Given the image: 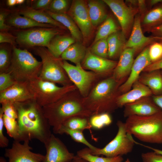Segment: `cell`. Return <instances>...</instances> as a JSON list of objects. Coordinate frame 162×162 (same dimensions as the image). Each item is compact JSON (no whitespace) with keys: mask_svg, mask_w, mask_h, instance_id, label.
Instances as JSON below:
<instances>
[{"mask_svg":"<svg viewBox=\"0 0 162 162\" xmlns=\"http://www.w3.org/2000/svg\"><path fill=\"white\" fill-rule=\"evenodd\" d=\"M12 53L6 48L0 49V73L7 72L10 66Z\"/></svg>","mask_w":162,"mask_h":162,"instance_id":"cell-39","label":"cell"},{"mask_svg":"<svg viewBox=\"0 0 162 162\" xmlns=\"http://www.w3.org/2000/svg\"><path fill=\"white\" fill-rule=\"evenodd\" d=\"M4 125L8 135L14 140L21 142L19 125L16 120L10 118L3 115Z\"/></svg>","mask_w":162,"mask_h":162,"instance_id":"cell-35","label":"cell"},{"mask_svg":"<svg viewBox=\"0 0 162 162\" xmlns=\"http://www.w3.org/2000/svg\"><path fill=\"white\" fill-rule=\"evenodd\" d=\"M67 14L73 19L84 38L91 35L93 27L89 16L87 3L82 0L72 1Z\"/></svg>","mask_w":162,"mask_h":162,"instance_id":"cell-10","label":"cell"},{"mask_svg":"<svg viewBox=\"0 0 162 162\" xmlns=\"http://www.w3.org/2000/svg\"><path fill=\"white\" fill-rule=\"evenodd\" d=\"M55 27H38L20 31L17 34L16 42L27 47L47 48L52 38L61 33Z\"/></svg>","mask_w":162,"mask_h":162,"instance_id":"cell-8","label":"cell"},{"mask_svg":"<svg viewBox=\"0 0 162 162\" xmlns=\"http://www.w3.org/2000/svg\"><path fill=\"white\" fill-rule=\"evenodd\" d=\"M62 65L69 78L75 84L81 93L83 95L86 94L95 77L94 73L85 70L80 64L74 65L63 60Z\"/></svg>","mask_w":162,"mask_h":162,"instance_id":"cell-12","label":"cell"},{"mask_svg":"<svg viewBox=\"0 0 162 162\" xmlns=\"http://www.w3.org/2000/svg\"><path fill=\"white\" fill-rule=\"evenodd\" d=\"M118 131L114 139L104 148L92 150L87 147L91 154L103 155L112 158L127 154L132 151L135 144L132 135L127 132L124 122L118 121L117 122Z\"/></svg>","mask_w":162,"mask_h":162,"instance_id":"cell-5","label":"cell"},{"mask_svg":"<svg viewBox=\"0 0 162 162\" xmlns=\"http://www.w3.org/2000/svg\"><path fill=\"white\" fill-rule=\"evenodd\" d=\"M64 95L56 101L42 107L45 116L56 134L68 118L75 116L88 117L93 115L81 103L66 98Z\"/></svg>","mask_w":162,"mask_h":162,"instance_id":"cell-3","label":"cell"},{"mask_svg":"<svg viewBox=\"0 0 162 162\" xmlns=\"http://www.w3.org/2000/svg\"><path fill=\"white\" fill-rule=\"evenodd\" d=\"M29 141L26 140L21 144L14 140L11 147L5 149L4 156L8 159L7 162H42L44 155L32 152Z\"/></svg>","mask_w":162,"mask_h":162,"instance_id":"cell-11","label":"cell"},{"mask_svg":"<svg viewBox=\"0 0 162 162\" xmlns=\"http://www.w3.org/2000/svg\"><path fill=\"white\" fill-rule=\"evenodd\" d=\"M86 117H72L66 120L62 126L72 130L83 131L84 130L87 129L91 131L92 127L89 122V119Z\"/></svg>","mask_w":162,"mask_h":162,"instance_id":"cell-31","label":"cell"},{"mask_svg":"<svg viewBox=\"0 0 162 162\" xmlns=\"http://www.w3.org/2000/svg\"><path fill=\"white\" fill-rule=\"evenodd\" d=\"M149 47L144 49L134 59L129 76L119 88L123 93L128 91L133 84L137 81L142 71L152 63L149 55Z\"/></svg>","mask_w":162,"mask_h":162,"instance_id":"cell-15","label":"cell"},{"mask_svg":"<svg viewBox=\"0 0 162 162\" xmlns=\"http://www.w3.org/2000/svg\"><path fill=\"white\" fill-rule=\"evenodd\" d=\"M83 66L88 69L99 72L110 70L116 67L117 62L97 56L87 51L83 60Z\"/></svg>","mask_w":162,"mask_h":162,"instance_id":"cell-20","label":"cell"},{"mask_svg":"<svg viewBox=\"0 0 162 162\" xmlns=\"http://www.w3.org/2000/svg\"><path fill=\"white\" fill-rule=\"evenodd\" d=\"M14 104L17 114L21 141L36 139L45 146L52 134L42 107L35 99Z\"/></svg>","mask_w":162,"mask_h":162,"instance_id":"cell-1","label":"cell"},{"mask_svg":"<svg viewBox=\"0 0 162 162\" xmlns=\"http://www.w3.org/2000/svg\"><path fill=\"white\" fill-rule=\"evenodd\" d=\"M1 104H2V107L0 108L4 115L10 118L17 120V114L14 104L6 102Z\"/></svg>","mask_w":162,"mask_h":162,"instance_id":"cell-41","label":"cell"},{"mask_svg":"<svg viewBox=\"0 0 162 162\" xmlns=\"http://www.w3.org/2000/svg\"><path fill=\"white\" fill-rule=\"evenodd\" d=\"M16 36H15L7 32H0V43H8L14 46L16 44Z\"/></svg>","mask_w":162,"mask_h":162,"instance_id":"cell-44","label":"cell"},{"mask_svg":"<svg viewBox=\"0 0 162 162\" xmlns=\"http://www.w3.org/2000/svg\"><path fill=\"white\" fill-rule=\"evenodd\" d=\"M162 24V3L155 6L144 16L141 25L146 30Z\"/></svg>","mask_w":162,"mask_h":162,"instance_id":"cell-28","label":"cell"},{"mask_svg":"<svg viewBox=\"0 0 162 162\" xmlns=\"http://www.w3.org/2000/svg\"><path fill=\"white\" fill-rule=\"evenodd\" d=\"M3 112L0 108V147L5 148L8 146L9 140L5 136L3 133V128L4 126L3 121Z\"/></svg>","mask_w":162,"mask_h":162,"instance_id":"cell-43","label":"cell"},{"mask_svg":"<svg viewBox=\"0 0 162 162\" xmlns=\"http://www.w3.org/2000/svg\"><path fill=\"white\" fill-rule=\"evenodd\" d=\"M157 38V39H158L162 40V38Z\"/></svg>","mask_w":162,"mask_h":162,"instance_id":"cell-58","label":"cell"},{"mask_svg":"<svg viewBox=\"0 0 162 162\" xmlns=\"http://www.w3.org/2000/svg\"><path fill=\"white\" fill-rule=\"evenodd\" d=\"M135 53L133 49L127 48L121 53L119 61L114 68L112 77L117 82L122 80L130 74Z\"/></svg>","mask_w":162,"mask_h":162,"instance_id":"cell-19","label":"cell"},{"mask_svg":"<svg viewBox=\"0 0 162 162\" xmlns=\"http://www.w3.org/2000/svg\"><path fill=\"white\" fill-rule=\"evenodd\" d=\"M150 97H144L125 105L124 106V116L127 118L134 115L146 116L162 111Z\"/></svg>","mask_w":162,"mask_h":162,"instance_id":"cell-17","label":"cell"},{"mask_svg":"<svg viewBox=\"0 0 162 162\" xmlns=\"http://www.w3.org/2000/svg\"><path fill=\"white\" fill-rule=\"evenodd\" d=\"M148 47L149 57L152 63L162 59V40L154 42Z\"/></svg>","mask_w":162,"mask_h":162,"instance_id":"cell-37","label":"cell"},{"mask_svg":"<svg viewBox=\"0 0 162 162\" xmlns=\"http://www.w3.org/2000/svg\"><path fill=\"white\" fill-rule=\"evenodd\" d=\"M68 162H72V160H71V161H68Z\"/></svg>","mask_w":162,"mask_h":162,"instance_id":"cell-59","label":"cell"},{"mask_svg":"<svg viewBox=\"0 0 162 162\" xmlns=\"http://www.w3.org/2000/svg\"><path fill=\"white\" fill-rule=\"evenodd\" d=\"M76 155L89 162H122L123 160L120 156L110 158L100 157L92 154L88 151L87 147L78 151Z\"/></svg>","mask_w":162,"mask_h":162,"instance_id":"cell-32","label":"cell"},{"mask_svg":"<svg viewBox=\"0 0 162 162\" xmlns=\"http://www.w3.org/2000/svg\"><path fill=\"white\" fill-rule=\"evenodd\" d=\"M25 1L24 0H16V4H22Z\"/></svg>","mask_w":162,"mask_h":162,"instance_id":"cell-55","label":"cell"},{"mask_svg":"<svg viewBox=\"0 0 162 162\" xmlns=\"http://www.w3.org/2000/svg\"><path fill=\"white\" fill-rule=\"evenodd\" d=\"M158 40L154 37H146L144 34L142 28L141 17L139 15L136 16L131 34L126 42L124 49L132 48L136 53Z\"/></svg>","mask_w":162,"mask_h":162,"instance_id":"cell-16","label":"cell"},{"mask_svg":"<svg viewBox=\"0 0 162 162\" xmlns=\"http://www.w3.org/2000/svg\"><path fill=\"white\" fill-rule=\"evenodd\" d=\"M34 99L42 107L53 103L64 96L68 90L66 86L60 87L55 83L39 77L28 82Z\"/></svg>","mask_w":162,"mask_h":162,"instance_id":"cell-7","label":"cell"},{"mask_svg":"<svg viewBox=\"0 0 162 162\" xmlns=\"http://www.w3.org/2000/svg\"><path fill=\"white\" fill-rule=\"evenodd\" d=\"M16 82L9 72L0 73V92L8 89Z\"/></svg>","mask_w":162,"mask_h":162,"instance_id":"cell-40","label":"cell"},{"mask_svg":"<svg viewBox=\"0 0 162 162\" xmlns=\"http://www.w3.org/2000/svg\"><path fill=\"white\" fill-rule=\"evenodd\" d=\"M124 123L128 133L139 140L162 144V110L148 116H130Z\"/></svg>","mask_w":162,"mask_h":162,"instance_id":"cell-2","label":"cell"},{"mask_svg":"<svg viewBox=\"0 0 162 162\" xmlns=\"http://www.w3.org/2000/svg\"><path fill=\"white\" fill-rule=\"evenodd\" d=\"M6 13L2 12L0 14V30L1 32H7L10 28L9 25L5 23V18Z\"/></svg>","mask_w":162,"mask_h":162,"instance_id":"cell-47","label":"cell"},{"mask_svg":"<svg viewBox=\"0 0 162 162\" xmlns=\"http://www.w3.org/2000/svg\"><path fill=\"white\" fill-rule=\"evenodd\" d=\"M34 99V94L28 82H17L8 89L0 92V103L14 104Z\"/></svg>","mask_w":162,"mask_h":162,"instance_id":"cell-14","label":"cell"},{"mask_svg":"<svg viewBox=\"0 0 162 162\" xmlns=\"http://www.w3.org/2000/svg\"><path fill=\"white\" fill-rule=\"evenodd\" d=\"M158 70H162V59L159 61L152 63L147 67L143 71L148 72Z\"/></svg>","mask_w":162,"mask_h":162,"instance_id":"cell-46","label":"cell"},{"mask_svg":"<svg viewBox=\"0 0 162 162\" xmlns=\"http://www.w3.org/2000/svg\"><path fill=\"white\" fill-rule=\"evenodd\" d=\"M70 7V1L53 0H52L47 10L56 13L66 14Z\"/></svg>","mask_w":162,"mask_h":162,"instance_id":"cell-38","label":"cell"},{"mask_svg":"<svg viewBox=\"0 0 162 162\" xmlns=\"http://www.w3.org/2000/svg\"><path fill=\"white\" fill-rule=\"evenodd\" d=\"M44 11L67 28L76 41L80 42L82 40L83 38L80 30L73 19L67 13H56L48 10Z\"/></svg>","mask_w":162,"mask_h":162,"instance_id":"cell-25","label":"cell"},{"mask_svg":"<svg viewBox=\"0 0 162 162\" xmlns=\"http://www.w3.org/2000/svg\"><path fill=\"white\" fill-rule=\"evenodd\" d=\"M87 51L86 47L80 42H75L69 46L63 53L61 59L69 60L76 65L80 64L84 60Z\"/></svg>","mask_w":162,"mask_h":162,"instance_id":"cell-26","label":"cell"},{"mask_svg":"<svg viewBox=\"0 0 162 162\" xmlns=\"http://www.w3.org/2000/svg\"><path fill=\"white\" fill-rule=\"evenodd\" d=\"M19 14L39 23L50 24L61 29H65L62 24L54 20L43 10H37L32 8H27L20 10Z\"/></svg>","mask_w":162,"mask_h":162,"instance_id":"cell-23","label":"cell"},{"mask_svg":"<svg viewBox=\"0 0 162 162\" xmlns=\"http://www.w3.org/2000/svg\"><path fill=\"white\" fill-rule=\"evenodd\" d=\"M82 131L72 130L62 126L59 130L58 134H65L70 136L75 142L82 143L92 150H95L98 148L91 145L85 138Z\"/></svg>","mask_w":162,"mask_h":162,"instance_id":"cell-33","label":"cell"},{"mask_svg":"<svg viewBox=\"0 0 162 162\" xmlns=\"http://www.w3.org/2000/svg\"><path fill=\"white\" fill-rule=\"evenodd\" d=\"M131 90L123 93L116 98V103L118 107H122L142 98L150 97L153 94L147 86L138 80L133 84Z\"/></svg>","mask_w":162,"mask_h":162,"instance_id":"cell-18","label":"cell"},{"mask_svg":"<svg viewBox=\"0 0 162 162\" xmlns=\"http://www.w3.org/2000/svg\"><path fill=\"white\" fill-rule=\"evenodd\" d=\"M124 162H131L129 159H127Z\"/></svg>","mask_w":162,"mask_h":162,"instance_id":"cell-57","label":"cell"},{"mask_svg":"<svg viewBox=\"0 0 162 162\" xmlns=\"http://www.w3.org/2000/svg\"><path fill=\"white\" fill-rule=\"evenodd\" d=\"M103 1L116 17L121 27V31L126 37L132 30L135 16L138 10L128 5L123 0Z\"/></svg>","mask_w":162,"mask_h":162,"instance_id":"cell-9","label":"cell"},{"mask_svg":"<svg viewBox=\"0 0 162 162\" xmlns=\"http://www.w3.org/2000/svg\"><path fill=\"white\" fill-rule=\"evenodd\" d=\"M44 146L46 154L42 162H68L72 160L75 156L70 152L63 143L52 134Z\"/></svg>","mask_w":162,"mask_h":162,"instance_id":"cell-13","label":"cell"},{"mask_svg":"<svg viewBox=\"0 0 162 162\" xmlns=\"http://www.w3.org/2000/svg\"><path fill=\"white\" fill-rule=\"evenodd\" d=\"M140 75L138 80L147 86L154 95L162 94V75L161 70H156L144 72Z\"/></svg>","mask_w":162,"mask_h":162,"instance_id":"cell-21","label":"cell"},{"mask_svg":"<svg viewBox=\"0 0 162 162\" xmlns=\"http://www.w3.org/2000/svg\"><path fill=\"white\" fill-rule=\"evenodd\" d=\"M162 3V0H151L149 2V5L150 7L157 5Z\"/></svg>","mask_w":162,"mask_h":162,"instance_id":"cell-52","label":"cell"},{"mask_svg":"<svg viewBox=\"0 0 162 162\" xmlns=\"http://www.w3.org/2000/svg\"><path fill=\"white\" fill-rule=\"evenodd\" d=\"M72 161V162H89L86 160L80 157L77 155L75 156Z\"/></svg>","mask_w":162,"mask_h":162,"instance_id":"cell-53","label":"cell"},{"mask_svg":"<svg viewBox=\"0 0 162 162\" xmlns=\"http://www.w3.org/2000/svg\"><path fill=\"white\" fill-rule=\"evenodd\" d=\"M161 74H162V70L161 71Z\"/></svg>","mask_w":162,"mask_h":162,"instance_id":"cell-60","label":"cell"},{"mask_svg":"<svg viewBox=\"0 0 162 162\" xmlns=\"http://www.w3.org/2000/svg\"><path fill=\"white\" fill-rule=\"evenodd\" d=\"M7 4L10 6H14L16 4V0H8L7 1Z\"/></svg>","mask_w":162,"mask_h":162,"instance_id":"cell-54","label":"cell"},{"mask_svg":"<svg viewBox=\"0 0 162 162\" xmlns=\"http://www.w3.org/2000/svg\"><path fill=\"white\" fill-rule=\"evenodd\" d=\"M136 4L138 5L139 10L141 12H143L146 9V5L145 1H137Z\"/></svg>","mask_w":162,"mask_h":162,"instance_id":"cell-51","label":"cell"},{"mask_svg":"<svg viewBox=\"0 0 162 162\" xmlns=\"http://www.w3.org/2000/svg\"><path fill=\"white\" fill-rule=\"evenodd\" d=\"M148 31L152 34V36L157 38H162V24Z\"/></svg>","mask_w":162,"mask_h":162,"instance_id":"cell-48","label":"cell"},{"mask_svg":"<svg viewBox=\"0 0 162 162\" xmlns=\"http://www.w3.org/2000/svg\"><path fill=\"white\" fill-rule=\"evenodd\" d=\"M141 158L142 162H162V155L153 151L142 153Z\"/></svg>","mask_w":162,"mask_h":162,"instance_id":"cell-42","label":"cell"},{"mask_svg":"<svg viewBox=\"0 0 162 162\" xmlns=\"http://www.w3.org/2000/svg\"><path fill=\"white\" fill-rule=\"evenodd\" d=\"M89 118V122L92 128L100 129L110 125L112 119L107 112H103L93 115Z\"/></svg>","mask_w":162,"mask_h":162,"instance_id":"cell-34","label":"cell"},{"mask_svg":"<svg viewBox=\"0 0 162 162\" xmlns=\"http://www.w3.org/2000/svg\"><path fill=\"white\" fill-rule=\"evenodd\" d=\"M52 1L51 0H38L34 5L33 8L37 10H47Z\"/></svg>","mask_w":162,"mask_h":162,"instance_id":"cell-45","label":"cell"},{"mask_svg":"<svg viewBox=\"0 0 162 162\" xmlns=\"http://www.w3.org/2000/svg\"><path fill=\"white\" fill-rule=\"evenodd\" d=\"M126 37L122 31H118L107 38L108 57L112 58L119 55L124 50Z\"/></svg>","mask_w":162,"mask_h":162,"instance_id":"cell-27","label":"cell"},{"mask_svg":"<svg viewBox=\"0 0 162 162\" xmlns=\"http://www.w3.org/2000/svg\"><path fill=\"white\" fill-rule=\"evenodd\" d=\"M8 22L9 26L20 28H27L34 27H56L51 25L37 22L27 17L16 15L10 17Z\"/></svg>","mask_w":162,"mask_h":162,"instance_id":"cell-29","label":"cell"},{"mask_svg":"<svg viewBox=\"0 0 162 162\" xmlns=\"http://www.w3.org/2000/svg\"><path fill=\"white\" fill-rule=\"evenodd\" d=\"M34 51L40 58L42 63L39 78L44 80L66 85L68 79L59 58L53 56L46 47H36Z\"/></svg>","mask_w":162,"mask_h":162,"instance_id":"cell-6","label":"cell"},{"mask_svg":"<svg viewBox=\"0 0 162 162\" xmlns=\"http://www.w3.org/2000/svg\"><path fill=\"white\" fill-rule=\"evenodd\" d=\"M75 41L72 36L59 34L52 38L47 48L53 56L58 58L65 50Z\"/></svg>","mask_w":162,"mask_h":162,"instance_id":"cell-24","label":"cell"},{"mask_svg":"<svg viewBox=\"0 0 162 162\" xmlns=\"http://www.w3.org/2000/svg\"><path fill=\"white\" fill-rule=\"evenodd\" d=\"M107 38L100 39L93 43L91 52L97 56L106 58L108 50Z\"/></svg>","mask_w":162,"mask_h":162,"instance_id":"cell-36","label":"cell"},{"mask_svg":"<svg viewBox=\"0 0 162 162\" xmlns=\"http://www.w3.org/2000/svg\"><path fill=\"white\" fill-rule=\"evenodd\" d=\"M118 31V28L113 19L110 17H107L98 28L93 43L100 39L107 38Z\"/></svg>","mask_w":162,"mask_h":162,"instance_id":"cell-30","label":"cell"},{"mask_svg":"<svg viewBox=\"0 0 162 162\" xmlns=\"http://www.w3.org/2000/svg\"><path fill=\"white\" fill-rule=\"evenodd\" d=\"M0 162H7L5 159L3 157H1L0 158Z\"/></svg>","mask_w":162,"mask_h":162,"instance_id":"cell-56","label":"cell"},{"mask_svg":"<svg viewBox=\"0 0 162 162\" xmlns=\"http://www.w3.org/2000/svg\"><path fill=\"white\" fill-rule=\"evenodd\" d=\"M89 16L93 27L103 22L107 18V14L103 1L90 0L87 2Z\"/></svg>","mask_w":162,"mask_h":162,"instance_id":"cell-22","label":"cell"},{"mask_svg":"<svg viewBox=\"0 0 162 162\" xmlns=\"http://www.w3.org/2000/svg\"><path fill=\"white\" fill-rule=\"evenodd\" d=\"M135 144L140 145L141 146H144V147L148 148L149 149L152 150L153 152H154L155 153L162 155V150L142 144L140 143L136 142V141H135Z\"/></svg>","mask_w":162,"mask_h":162,"instance_id":"cell-50","label":"cell"},{"mask_svg":"<svg viewBox=\"0 0 162 162\" xmlns=\"http://www.w3.org/2000/svg\"><path fill=\"white\" fill-rule=\"evenodd\" d=\"M9 72L17 82H28L39 77L42 63L28 51L13 46Z\"/></svg>","mask_w":162,"mask_h":162,"instance_id":"cell-4","label":"cell"},{"mask_svg":"<svg viewBox=\"0 0 162 162\" xmlns=\"http://www.w3.org/2000/svg\"><path fill=\"white\" fill-rule=\"evenodd\" d=\"M152 99L155 104L162 110V94L158 95H153Z\"/></svg>","mask_w":162,"mask_h":162,"instance_id":"cell-49","label":"cell"}]
</instances>
